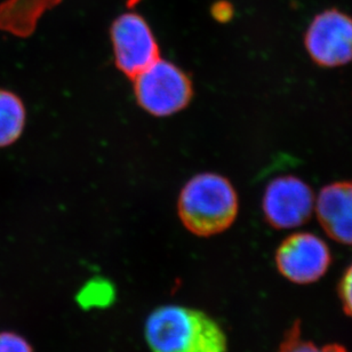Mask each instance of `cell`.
<instances>
[{
	"label": "cell",
	"instance_id": "9",
	"mask_svg": "<svg viewBox=\"0 0 352 352\" xmlns=\"http://www.w3.org/2000/svg\"><path fill=\"white\" fill-rule=\"evenodd\" d=\"M25 117L22 100L13 91L0 89V148L13 144L20 138Z\"/></svg>",
	"mask_w": 352,
	"mask_h": 352
},
{
	"label": "cell",
	"instance_id": "10",
	"mask_svg": "<svg viewBox=\"0 0 352 352\" xmlns=\"http://www.w3.org/2000/svg\"><path fill=\"white\" fill-rule=\"evenodd\" d=\"M277 352H348L340 344L318 346L302 338L300 322H295L285 333Z\"/></svg>",
	"mask_w": 352,
	"mask_h": 352
},
{
	"label": "cell",
	"instance_id": "8",
	"mask_svg": "<svg viewBox=\"0 0 352 352\" xmlns=\"http://www.w3.org/2000/svg\"><path fill=\"white\" fill-rule=\"evenodd\" d=\"M316 214L329 238L352 245V182H336L324 186L315 203Z\"/></svg>",
	"mask_w": 352,
	"mask_h": 352
},
{
	"label": "cell",
	"instance_id": "5",
	"mask_svg": "<svg viewBox=\"0 0 352 352\" xmlns=\"http://www.w3.org/2000/svg\"><path fill=\"white\" fill-rule=\"evenodd\" d=\"M311 188L296 176H279L272 179L264 192V217L271 227L283 230L307 223L315 210Z\"/></svg>",
	"mask_w": 352,
	"mask_h": 352
},
{
	"label": "cell",
	"instance_id": "11",
	"mask_svg": "<svg viewBox=\"0 0 352 352\" xmlns=\"http://www.w3.org/2000/svg\"><path fill=\"white\" fill-rule=\"evenodd\" d=\"M0 352H34L30 343L13 332H0Z\"/></svg>",
	"mask_w": 352,
	"mask_h": 352
},
{
	"label": "cell",
	"instance_id": "4",
	"mask_svg": "<svg viewBox=\"0 0 352 352\" xmlns=\"http://www.w3.org/2000/svg\"><path fill=\"white\" fill-rule=\"evenodd\" d=\"M305 50L324 68L352 62V17L338 10H324L312 20L305 34Z\"/></svg>",
	"mask_w": 352,
	"mask_h": 352
},
{
	"label": "cell",
	"instance_id": "7",
	"mask_svg": "<svg viewBox=\"0 0 352 352\" xmlns=\"http://www.w3.org/2000/svg\"><path fill=\"white\" fill-rule=\"evenodd\" d=\"M331 262L332 255L325 241L309 232L288 236L276 252L278 270L294 284L318 280L329 270Z\"/></svg>",
	"mask_w": 352,
	"mask_h": 352
},
{
	"label": "cell",
	"instance_id": "12",
	"mask_svg": "<svg viewBox=\"0 0 352 352\" xmlns=\"http://www.w3.org/2000/svg\"><path fill=\"white\" fill-rule=\"evenodd\" d=\"M339 294L344 311L352 317V263L340 281Z\"/></svg>",
	"mask_w": 352,
	"mask_h": 352
},
{
	"label": "cell",
	"instance_id": "13",
	"mask_svg": "<svg viewBox=\"0 0 352 352\" xmlns=\"http://www.w3.org/2000/svg\"><path fill=\"white\" fill-rule=\"evenodd\" d=\"M217 19L221 21L229 20L231 17V14H232V10H231V7L229 5H226V7H223V3H221L220 8L217 10Z\"/></svg>",
	"mask_w": 352,
	"mask_h": 352
},
{
	"label": "cell",
	"instance_id": "1",
	"mask_svg": "<svg viewBox=\"0 0 352 352\" xmlns=\"http://www.w3.org/2000/svg\"><path fill=\"white\" fill-rule=\"evenodd\" d=\"M144 336L153 352H227L223 329L205 312L163 305L150 314Z\"/></svg>",
	"mask_w": 352,
	"mask_h": 352
},
{
	"label": "cell",
	"instance_id": "6",
	"mask_svg": "<svg viewBox=\"0 0 352 352\" xmlns=\"http://www.w3.org/2000/svg\"><path fill=\"white\" fill-rule=\"evenodd\" d=\"M111 39L116 65L129 78H134L160 58L155 36L141 15H120L112 24Z\"/></svg>",
	"mask_w": 352,
	"mask_h": 352
},
{
	"label": "cell",
	"instance_id": "2",
	"mask_svg": "<svg viewBox=\"0 0 352 352\" xmlns=\"http://www.w3.org/2000/svg\"><path fill=\"white\" fill-rule=\"evenodd\" d=\"M179 214L186 229L197 236L221 234L237 217V192L223 176L199 174L181 191Z\"/></svg>",
	"mask_w": 352,
	"mask_h": 352
},
{
	"label": "cell",
	"instance_id": "3",
	"mask_svg": "<svg viewBox=\"0 0 352 352\" xmlns=\"http://www.w3.org/2000/svg\"><path fill=\"white\" fill-rule=\"evenodd\" d=\"M134 79V89L140 105L157 117H166L181 111L192 98L189 77L173 63L160 58Z\"/></svg>",
	"mask_w": 352,
	"mask_h": 352
}]
</instances>
